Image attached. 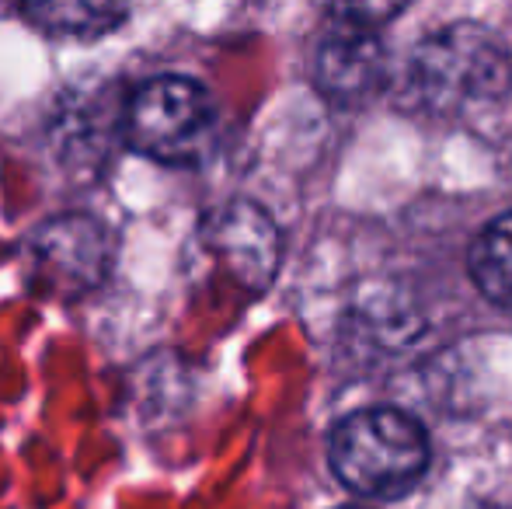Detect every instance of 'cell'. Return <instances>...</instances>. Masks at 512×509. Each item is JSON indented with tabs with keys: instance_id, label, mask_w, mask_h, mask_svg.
Returning a JSON list of instances; mask_svg holds the SVG:
<instances>
[{
	"instance_id": "cell-1",
	"label": "cell",
	"mask_w": 512,
	"mask_h": 509,
	"mask_svg": "<svg viewBox=\"0 0 512 509\" xmlns=\"http://www.w3.org/2000/svg\"><path fill=\"white\" fill-rule=\"evenodd\" d=\"M512 91L509 46L478 21L429 32L408 56V95L443 119L492 112Z\"/></svg>"
},
{
	"instance_id": "cell-2",
	"label": "cell",
	"mask_w": 512,
	"mask_h": 509,
	"mask_svg": "<svg viewBox=\"0 0 512 509\" xmlns=\"http://www.w3.org/2000/svg\"><path fill=\"white\" fill-rule=\"evenodd\" d=\"M328 461L338 482L356 496L380 503L401 499L429 468V436L401 408H359L331 429Z\"/></svg>"
},
{
	"instance_id": "cell-3",
	"label": "cell",
	"mask_w": 512,
	"mask_h": 509,
	"mask_svg": "<svg viewBox=\"0 0 512 509\" xmlns=\"http://www.w3.org/2000/svg\"><path fill=\"white\" fill-rule=\"evenodd\" d=\"M216 129L213 98L189 77H154L126 105V140L161 164H196Z\"/></svg>"
},
{
	"instance_id": "cell-4",
	"label": "cell",
	"mask_w": 512,
	"mask_h": 509,
	"mask_svg": "<svg viewBox=\"0 0 512 509\" xmlns=\"http://www.w3.org/2000/svg\"><path fill=\"white\" fill-rule=\"evenodd\" d=\"M32 283L49 297H81L95 290L112 265V234L88 213H63L28 241Z\"/></svg>"
},
{
	"instance_id": "cell-5",
	"label": "cell",
	"mask_w": 512,
	"mask_h": 509,
	"mask_svg": "<svg viewBox=\"0 0 512 509\" xmlns=\"http://www.w3.org/2000/svg\"><path fill=\"white\" fill-rule=\"evenodd\" d=\"M199 234H203L206 252L244 290L258 293L276 279L283 245H279V231L272 217L258 203L230 199V203L216 206L206 213Z\"/></svg>"
},
{
	"instance_id": "cell-6",
	"label": "cell",
	"mask_w": 512,
	"mask_h": 509,
	"mask_svg": "<svg viewBox=\"0 0 512 509\" xmlns=\"http://www.w3.org/2000/svg\"><path fill=\"white\" fill-rule=\"evenodd\" d=\"M387 74V53L380 32L338 25L331 21L328 35L317 42L314 53V84L335 105H363L380 91Z\"/></svg>"
},
{
	"instance_id": "cell-7",
	"label": "cell",
	"mask_w": 512,
	"mask_h": 509,
	"mask_svg": "<svg viewBox=\"0 0 512 509\" xmlns=\"http://www.w3.org/2000/svg\"><path fill=\"white\" fill-rule=\"evenodd\" d=\"M471 279L488 300L512 307V210L499 213L471 245Z\"/></svg>"
},
{
	"instance_id": "cell-8",
	"label": "cell",
	"mask_w": 512,
	"mask_h": 509,
	"mask_svg": "<svg viewBox=\"0 0 512 509\" xmlns=\"http://www.w3.org/2000/svg\"><path fill=\"white\" fill-rule=\"evenodd\" d=\"M28 18L35 21L46 32L60 35H102L112 32L115 25H122L126 11L112 4H32L28 7Z\"/></svg>"
},
{
	"instance_id": "cell-9",
	"label": "cell",
	"mask_w": 512,
	"mask_h": 509,
	"mask_svg": "<svg viewBox=\"0 0 512 509\" xmlns=\"http://www.w3.org/2000/svg\"><path fill=\"white\" fill-rule=\"evenodd\" d=\"M342 509H359V506H342Z\"/></svg>"
}]
</instances>
